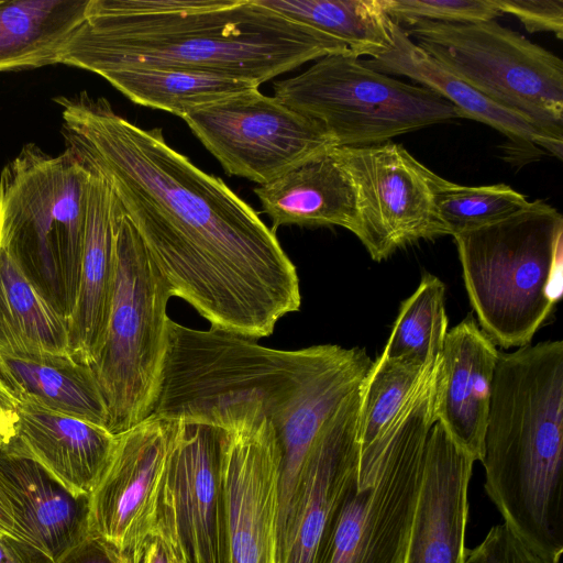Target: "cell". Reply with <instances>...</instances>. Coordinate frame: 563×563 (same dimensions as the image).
<instances>
[{"label": "cell", "mask_w": 563, "mask_h": 563, "mask_svg": "<svg viewBox=\"0 0 563 563\" xmlns=\"http://www.w3.org/2000/svg\"><path fill=\"white\" fill-rule=\"evenodd\" d=\"M402 29L416 45L488 100L563 142L559 56L495 20L419 21Z\"/></svg>", "instance_id": "obj_9"}, {"label": "cell", "mask_w": 563, "mask_h": 563, "mask_svg": "<svg viewBox=\"0 0 563 563\" xmlns=\"http://www.w3.org/2000/svg\"><path fill=\"white\" fill-rule=\"evenodd\" d=\"M433 211L442 235H456L500 221L529 205L506 184L463 186L431 176Z\"/></svg>", "instance_id": "obj_30"}, {"label": "cell", "mask_w": 563, "mask_h": 563, "mask_svg": "<svg viewBox=\"0 0 563 563\" xmlns=\"http://www.w3.org/2000/svg\"><path fill=\"white\" fill-rule=\"evenodd\" d=\"M500 13L516 16L528 32H552L563 37V0H494Z\"/></svg>", "instance_id": "obj_33"}, {"label": "cell", "mask_w": 563, "mask_h": 563, "mask_svg": "<svg viewBox=\"0 0 563 563\" xmlns=\"http://www.w3.org/2000/svg\"><path fill=\"white\" fill-rule=\"evenodd\" d=\"M122 558L124 563H175L167 542L156 529Z\"/></svg>", "instance_id": "obj_35"}, {"label": "cell", "mask_w": 563, "mask_h": 563, "mask_svg": "<svg viewBox=\"0 0 563 563\" xmlns=\"http://www.w3.org/2000/svg\"><path fill=\"white\" fill-rule=\"evenodd\" d=\"M475 459L434 422L402 563H464Z\"/></svg>", "instance_id": "obj_16"}, {"label": "cell", "mask_w": 563, "mask_h": 563, "mask_svg": "<svg viewBox=\"0 0 563 563\" xmlns=\"http://www.w3.org/2000/svg\"><path fill=\"white\" fill-rule=\"evenodd\" d=\"M271 10L343 45L352 56L379 55L390 44V18L379 0H260Z\"/></svg>", "instance_id": "obj_27"}, {"label": "cell", "mask_w": 563, "mask_h": 563, "mask_svg": "<svg viewBox=\"0 0 563 563\" xmlns=\"http://www.w3.org/2000/svg\"><path fill=\"white\" fill-rule=\"evenodd\" d=\"M183 120L229 175L258 185L335 147L316 121L258 88L192 110Z\"/></svg>", "instance_id": "obj_11"}, {"label": "cell", "mask_w": 563, "mask_h": 563, "mask_svg": "<svg viewBox=\"0 0 563 563\" xmlns=\"http://www.w3.org/2000/svg\"><path fill=\"white\" fill-rule=\"evenodd\" d=\"M499 351L470 314L445 336L433 397L440 422L465 452L479 461Z\"/></svg>", "instance_id": "obj_17"}, {"label": "cell", "mask_w": 563, "mask_h": 563, "mask_svg": "<svg viewBox=\"0 0 563 563\" xmlns=\"http://www.w3.org/2000/svg\"><path fill=\"white\" fill-rule=\"evenodd\" d=\"M156 530L175 563H224L220 432L183 422L161 496Z\"/></svg>", "instance_id": "obj_14"}, {"label": "cell", "mask_w": 563, "mask_h": 563, "mask_svg": "<svg viewBox=\"0 0 563 563\" xmlns=\"http://www.w3.org/2000/svg\"><path fill=\"white\" fill-rule=\"evenodd\" d=\"M360 388L330 416L311 446L280 531L282 563L313 562L328 523L357 476Z\"/></svg>", "instance_id": "obj_15"}, {"label": "cell", "mask_w": 563, "mask_h": 563, "mask_svg": "<svg viewBox=\"0 0 563 563\" xmlns=\"http://www.w3.org/2000/svg\"><path fill=\"white\" fill-rule=\"evenodd\" d=\"M0 378L21 404L107 428L108 411L93 373L70 354L35 357L0 354Z\"/></svg>", "instance_id": "obj_23"}, {"label": "cell", "mask_w": 563, "mask_h": 563, "mask_svg": "<svg viewBox=\"0 0 563 563\" xmlns=\"http://www.w3.org/2000/svg\"><path fill=\"white\" fill-rule=\"evenodd\" d=\"M19 405L18 399L0 378V446L10 444L15 438Z\"/></svg>", "instance_id": "obj_37"}, {"label": "cell", "mask_w": 563, "mask_h": 563, "mask_svg": "<svg viewBox=\"0 0 563 563\" xmlns=\"http://www.w3.org/2000/svg\"><path fill=\"white\" fill-rule=\"evenodd\" d=\"M0 354H70L67 323L0 250Z\"/></svg>", "instance_id": "obj_25"}, {"label": "cell", "mask_w": 563, "mask_h": 563, "mask_svg": "<svg viewBox=\"0 0 563 563\" xmlns=\"http://www.w3.org/2000/svg\"><path fill=\"white\" fill-rule=\"evenodd\" d=\"M115 441L102 426L20 402L15 438L8 446L35 460L73 493L90 495Z\"/></svg>", "instance_id": "obj_19"}, {"label": "cell", "mask_w": 563, "mask_h": 563, "mask_svg": "<svg viewBox=\"0 0 563 563\" xmlns=\"http://www.w3.org/2000/svg\"><path fill=\"white\" fill-rule=\"evenodd\" d=\"M437 365L438 358L382 437L360 453L364 461L378 454L373 477L352 482L312 563H402L434 423Z\"/></svg>", "instance_id": "obj_6"}, {"label": "cell", "mask_w": 563, "mask_h": 563, "mask_svg": "<svg viewBox=\"0 0 563 563\" xmlns=\"http://www.w3.org/2000/svg\"><path fill=\"white\" fill-rule=\"evenodd\" d=\"M90 0H0V71L60 64Z\"/></svg>", "instance_id": "obj_24"}, {"label": "cell", "mask_w": 563, "mask_h": 563, "mask_svg": "<svg viewBox=\"0 0 563 563\" xmlns=\"http://www.w3.org/2000/svg\"><path fill=\"white\" fill-rule=\"evenodd\" d=\"M274 97L316 121L335 147L379 144L465 118L434 91L373 70L360 58L331 54L274 84Z\"/></svg>", "instance_id": "obj_8"}, {"label": "cell", "mask_w": 563, "mask_h": 563, "mask_svg": "<svg viewBox=\"0 0 563 563\" xmlns=\"http://www.w3.org/2000/svg\"><path fill=\"white\" fill-rule=\"evenodd\" d=\"M331 54L351 55L260 0H90L60 64L100 76L187 69L261 86Z\"/></svg>", "instance_id": "obj_2"}, {"label": "cell", "mask_w": 563, "mask_h": 563, "mask_svg": "<svg viewBox=\"0 0 563 563\" xmlns=\"http://www.w3.org/2000/svg\"><path fill=\"white\" fill-rule=\"evenodd\" d=\"M479 462L484 488L528 545L563 554V342L499 352Z\"/></svg>", "instance_id": "obj_3"}, {"label": "cell", "mask_w": 563, "mask_h": 563, "mask_svg": "<svg viewBox=\"0 0 563 563\" xmlns=\"http://www.w3.org/2000/svg\"><path fill=\"white\" fill-rule=\"evenodd\" d=\"M334 148L253 189L273 231L339 225L356 233L355 191Z\"/></svg>", "instance_id": "obj_22"}, {"label": "cell", "mask_w": 563, "mask_h": 563, "mask_svg": "<svg viewBox=\"0 0 563 563\" xmlns=\"http://www.w3.org/2000/svg\"><path fill=\"white\" fill-rule=\"evenodd\" d=\"M113 238L111 306L90 368L107 407V429L117 435L152 412L167 347L172 295L115 199Z\"/></svg>", "instance_id": "obj_7"}, {"label": "cell", "mask_w": 563, "mask_h": 563, "mask_svg": "<svg viewBox=\"0 0 563 563\" xmlns=\"http://www.w3.org/2000/svg\"><path fill=\"white\" fill-rule=\"evenodd\" d=\"M464 563H561L536 551L505 522L489 529L483 541L466 549Z\"/></svg>", "instance_id": "obj_32"}, {"label": "cell", "mask_w": 563, "mask_h": 563, "mask_svg": "<svg viewBox=\"0 0 563 563\" xmlns=\"http://www.w3.org/2000/svg\"><path fill=\"white\" fill-rule=\"evenodd\" d=\"M201 423L220 432L224 563H282L279 448L257 401L219 408Z\"/></svg>", "instance_id": "obj_10"}, {"label": "cell", "mask_w": 563, "mask_h": 563, "mask_svg": "<svg viewBox=\"0 0 563 563\" xmlns=\"http://www.w3.org/2000/svg\"><path fill=\"white\" fill-rule=\"evenodd\" d=\"M334 152L355 191V235L372 260L380 262L407 244L443 236L433 211V172L402 145L388 141Z\"/></svg>", "instance_id": "obj_12"}, {"label": "cell", "mask_w": 563, "mask_h": 563, "mask_svg": "<svg viewBox=\"0 0 563 563\" xmlns=\"http://www.w3.org/2000/svg\"><path fill=\"white\" fill-rule=\"evenodd\" d=\"M90 169L79 289L67 322L70 355L88 366L103 340L114 280V197L108 180Z\"/></svg>", "instance_id": "obj_20"}, {"label": "cell", "mask_w": 563, "mask_h": 563, "mask_svg": "<svg viewBox=\"0 0 563 563\" xmlns=\"http://www.w3.org/2000/svg\"><path fill=\"white\" fill-rule=\"evenodd\" d=\"M0 536L19 540L11 506L0 489Z\"/></svg>", "instance_id": "obj_38"}, {"label": "cell", "mask_w": 563, "mask_h": 563, "mask_svg": "<svg viewBox=\"0 0 563 563\" xmlns=\"http://www.w3.org/2000/svg\"><path fill=\"white\" fill-rule=\"evenodd\" d=\"M62 132L109 183L172 297L211 328L271 335L301 305L295 264L275 231L220 178L142 129L103 98L59 97Z\"/></svg>", "instance_id": "obj_1"}, {"label": "cell", "mask_w": 563, "mask_h": 563, "mask_svg": "<svg viewBox=\"0 0 563 563\" xmlns=\"http://www.w3.org/2000/svg\"><path fill=\"white\" fill-rule=\"evenodd\" d=\"M54 563H124V559L102 539L88 536Z\"/></svg>", "instance_id": "obj_34"}, {"label": "cell", "mask_w": 563, "mask_h": 563, "mask_svg": "<svg viewBox=\"0 0 563 563\" xmlns=\"http://www.w3.org/2000/svg\"><path fill=\"white\" fill-rule=\"evenodd\" d=\"M90 166L71 147L26 144L0 174V250L67 323L76 305Z\"/></svg>", "instance_id": "obj_4"}, {"label": "cell", "mask_w": 563, "mask_h": 563, "mask_svg": "<svg viewBox=\"0 0 563 563\" xmlns=\"http://www.w3.org/2000/svg\"><path fill=\"white\" fill-rule=\"evenodd\" d=\"M0 489L20 541L53 562L89 536V495H77L30 456L0 446Z\"/></svg>", "instance_id": "obj_18"}, {"label": "cell", "mask_w": 563, "mask_h": 563, "mask_svg": "<svg viewBox=\"0 0 563 563\" xmlns=\"http://www.w3.org/2000/svg\"><path fill=\"white\" fill-rule=\"evenodd\" d=\"M384 12L397 24L419 21L476 23L501 15L494 0H379Z\"/></svg>", "instance_id": "obj_31"}, {"label": "cell", "mask_w": 563, "mask_h": 563, "mask_svg": "<svg viewBox=\"0 0 563 563\" xmlns=\"http://www.w3.org/2000/svg\"><path fill=\"white\" fill-rule=\"evenodd\" d=\"M453 238L483 332L505 349L530 344L562 296V214L536 200Z\"/></svg>", "instance_id": "obj_5"}, {"label": "cell", "mask_w": 563, "mask_h": 563, "mask_svg": "<svg viewBox=\"0 0 563 563\" xmlns=\"http://www.w3.org/2000/svg\"><path fill=\"white\" fill-rule=\"evenodd\" d=\"M183 421L150 416L117 434L112 455L89 495V536L122 556L156 529L169 459Z\"/></svg>", "instance_id": "obj_13"}, {"label": "cell", "mask_w": 563, "mask_h": 563, "mask_svg": "<svg viewBox=\"0 0 563 563\" xmlns=\"http://www.w3.org/2000/svg\"><path fill=\"white\" fill-rule=\"evenodd\" d=\"M445 286L426 273L413 294L402 301L382 353L427 364L439 357L448 334Z\"/></svg>", "instance_id": "obj_28"}, {"label": "cell", "mask_w": 563, "mask_h": 563, "mask_svg": "<svg viewBox=\"0 0 563 563\" xmlns=\"http://www.w3.org/2000/svg\"><path fill=\"white\" fill-rule=\"evenodd\" d=\"M390 44L379 55L361 59L366 67L385 75L408 77L459 108L467 119L490 125L512 141L540 146L559 158L562 143L539 128L507 111L446 69L441 63L416 45L402 26L390 21Z\"/></svg>", "instance_id": "obj_21"}, {"label": "cell", "mask_w": 563, "mask_h": 563, "mask_svg": "<svg viewBox=\"0 0 563 563\" xmlns=\"http://www.w3.org/2000/svg\"><path fill=\"white\" fill-rule=\"evenodd\" d=\"M432 362L422 364L405 357L388 358L382 354L373 362L360 388V453L382 437Z\"/></svg>", "instance_id": "obj_29"}, {"label": "cell", "mask_w": 563, "mask_h": 563, "mask_svg": "<svg viewBox=\"0 0 563 563\" xmlns=\"http://www.w3.org/2000/svg\"><path fill=\"white\" fill-rule=\"evenodd\" d=\"M131 101L183 119L188 112L260 86L219 74L152 68L101 76Z\"/></svg>", "instance_id": "obj_26"}, {"label": "cell", "mask_w": 563, "mask_h": 563, "mask_svg": "<svg viewBox=\"0 0 563 563\" xmlns=\"http://www.w3.org/2000/svg\"><path fill=\"white\" fill-rule=\"evenodd\" d=\"M0 563H54L35 547L18 539L0 536Z\"/></svg>", "instance_id": "obj_36"}]
</instances>
